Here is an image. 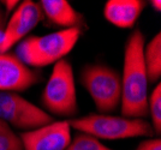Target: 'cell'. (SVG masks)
I'll return each mask as SVG.
<instances>
[{
    "mask_svg": "<svg viewBox=\"0 0 161 150\" xmlns=\"http://www.w3.org/2000/svg\"><path fill=\"white\" fill-rule=\"evenodd\" d=\"M144 36L136 29L129 36L124 49L121 78V115L146 118L148 115V77L144 60Z\"/></svg>",
    "mask_w": 161,
    "mask_h": 150,
    "instance_id": "6da1fadb",
    "label": "cell"
},
{
    "mask_svg": "<svg viewBox=\"0 0 161 150\" xmlns=\"http://www.w3.org/2000/svg\"><path fill=\"white\" fill-rule=\"evenodd\" d=\"M82 31V28H69L43 36H30L18 45L16 56L33 67L55 64L74 49Z\"/></svg>",
    "mask_w": 161,
    "mask_h": 150,
    "instance_id": "7a4b0ae2",
    "label": "cell"
},
{
    "mask_svg": "<svg viewBox=\"0 0 161 150\" xmlns=\"http://www.w3.org/2000/svg\"><path fill=\"white\" fill-rule=\"evenodd\" d=\"M72 129L95 137L96 139H128L134 137H152L154 130L146 119L108 114H90L69 120Z\"/></svg>",
    "mask_w": 161,
    "mask_h": 150,
    "instance_id": "3957f363",
    "label": "cell"
},
{
    "mask_svg": "<svg viewBox=\"0 0 161 150\" xmlns=\"http://www.w3.org/2000/svg\"><path fill=\"white\" fill-rule=\"evenodd\" d=\"M41 101L43 107L54 115L70 118L78 112L74 70L67 60L61 59L54 64Z\"/></svg>",
    "mask_w": 161,
    "mask_h": 150,
    "instance_id": "277c9868",
    "label": "cell"
},
{
    "mask_svg": "<svg viewBox=\"0 0 161 150\" xmlns=\"http://www.w3.org/2000/svg\"><path fill=\"white\" fill-rule=\"evenodd\" d=\"M80 83L100 114L112 113L120 106L121 78L118 71L102 64L87 65L82 68Z\"/></svg>",
    "mask_w": 161,
    "mask_h": 150,
    "instance_id": "5b68a950",
    "label": "cell"
},
{
    "mask_svg": "<svg viewBox=\"0 0 161 150\" xmlns=\"http://www.w3.org/2000/svg\"><path fill=\"white\" fill-rule=\"evenodd\" d=\"M0 120L16 129L31 131L52 123L53 118L17 93L0 91Z\"/></svg>",
    "mask_w": 161,
    "mask_h": 150,
    "instance_id": "8992f818",
    "label": "cell"
},
{
    "mask_svg": "<svg viewBox=\"0 0 161 150\" xmlns=\"http://www.w3.org/2000/svg\"><path fill=\"white\" fill-rule=\"evenodd\" d=\"M23 150H65L71 142L69 120L52 121L19 136Z\"/></svg>",
    "mask_w": 161,
    "mask_h": 150,
    "instance_id": "52a82bcc",
    "label": "cell"
},
{
    "mask_svg": "<svg viewBox=\"0 0 161 150\" xmlns=\"http://www.w3.org/2000/svg\"><path fill=\"white\" fill-rule=\"evenodd\" d=\"M41 79L40 72L23 64L16 54L0 53V91H25Z\"/></svg>",
    "mask_w": 161,
    "mask_h": 150,
    "instance_id": "ba28073f",
    "label": "cell"
},
{
    "mask_svg": "<svg viewBox=\"0 0 161 150\" xmlns=\"http://www.w3.org/2000/svg\"><path fill=\"white\" fill-rule=\"evenodd\" d=\"M146 4L142 0H108L103 8V17L118 28H132Z\"/></svg>",
    "mask_w": 161,
    "mask_h": 150,
    "instance_id": "9c48e42d",
    "label": "cell"
},
{
    "mask_svg": "<svg viewBox=\"0 0 161 150\" xmlns=\"http://www.w3.org/2000/svg\"><path fill=\"white\" fill-rule=\"evenodd\" d=\"M42 14L54 25L64 29L82 28L84 17L77 12L71 4L65 0H42L39 3Z\"/></svg>",
    "mask_w": 161,
    "mask_h": 150,
    "instance_id": "30bf717a",
    "label": "cell"
},
{
    "mask_svg": "<svg viewBox=\"0 0 161 150\" xmlns=\"http://www.w3.org/2000/svg\"><path fill=\"white\" fill-rule=\"evenodd\" d=\"M17 11L19 14L18 24L16 28L14 36L8 43V49L14 46V43L19 42L25 35H28L34 28L39 24V22L42 18V11H41L39 4L34 3L31 0H25L19 6L17 7Z\"/></svg>",
    "mask_w": 161,
    "mask_h": 150,
    "instance_id": "8fae6325",
    "label": "cell"
},
{
    "mask_svg": "<svg viewBox=\"0 0 161 150\" xmlns=\"http://www.w3.org/2000/svg\"><path fill=\"white\" fill-rule=\"evenodd\" d=\"M143 60L147 71L148 82L154 83L161 76V34L158 33L152 41L144 46Z\"/></svg>",
    "mask_w": 161,
    "mask_h": 150,
    "instance_id": "7c38bea8",
    "label": "cell"
},
{
    "mask_svg": "<svg viewBox=\"0 0 161 150\" xmlns=\"http://www.w3.org/2000/svg\"><path fill=\"white\" fill-rule=\"evenodd\" d=\"M148 114L152 118V127L158 135L161 132V84L158 83L148 96Z\"/></svg>",
    "mask_w": 161,
    "mask_h": 150,
    "instance_id": "4fadbf2b",
    "label": "cell"
},
{
    "mask_svg": "<svg viewBox=\"0 0 161 150\" xmlns=\"http://www.w3.org/2000/svg\"><path fill=\"white\" fill-rule=\"evenodd\" d=\"M65 150H112L101 143L95 137L89 136L87 133H78L71 139L70 144Z\"/></svg>",
    "mask_w": 161,
    "mask_h": 150,
    "instance_id": "5bb4252c",
    "label": "cell"
},
{
    "mask_svg": "<svg viewBox=\"0 0 161 150\" xmlns=\"http://www.w3.org/2000/svg\"><path fill=\"white\" fill-rule=\"evenodd\" d=\"M0 150H23L19 136L3 120H0Z\"/></svg>",
    "mask_w": 161,
    "mask_h": 150,
    "instance_id": "9a60e30c",
    "label": "cell"
},
{
    "mask_svg": "<svg viewBox=\"0 0 161 150\" xmlns=\"http://www.w3.org/2000/svg\"><path fill=\"white\" fill-rule=\"evenodd\" d=\"M136 150H161L160 138H149L146 141H142L137 145Z\"/></svg>",
    "mask_w": 161,
    "mask_h": 150,
    "instance_id": "2e32d148",
    "label": "cell"
},
{
    "mask_svg": "<svg viewBox=\"0 0 161 150\" xmlns=\"http://www.w3.org/2000/svg\"><path fill=\"white\" fill-rule=\"evenodd\" d=\"M0 4H3L4 6L6 7L7 12H10V11H12V10H14V7H18V5H19V1H17V0H12V1L6 0V1H1Z\"/></svg>",
    "mask_w": 161,
    "mask_h": 150,
    "instance_id": "e0dca14e",
    "label": "cell"
},
{
    "mask_svg": "<svg viewBox=\"0 0 161 150\" xmlns=\"http://www.w3.org/2000/svg\"><path fill=\"white\" fill-rule=\"evenodd\" d=\"M150 4H152L153 8H155V11H156V12H160V10H161V1L160 0H153Z\"/></svg>",
    "mask_w": 161,
    "mask_h": 150,
    "instance_id": "ac0fdd59",
    "label": "cell"
},
{
    "mask_svg": "<svg viewBox=\"0 0 161 150\" xmlns=\"http://www.w3.org/2000/svg\"><path fill=\"white\" fill-rule=\"evenodd\" d=\"M0 28H4V11L1 10V4H0Z\"/></svg>",
    "mask_w": 161,
    "mask_h": 150,
    "instance_id": "d6986e66",
    "label": "cell"
}]
</instances>
